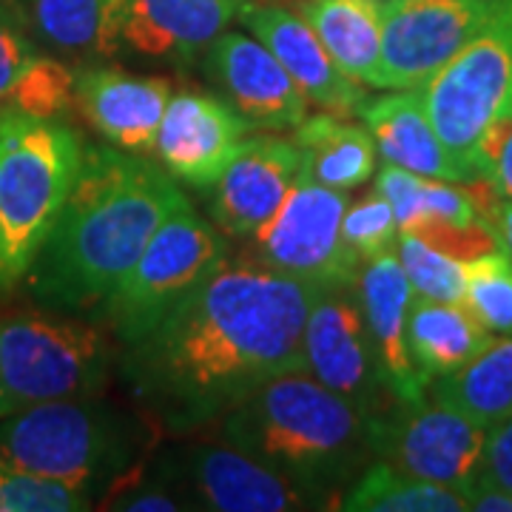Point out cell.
Returning a JSON list of instances; mask_svg holds the SVG:
<instances>
[{
    "label": "cell",
    "mask_w": 512,
    "mask_h": 512,
    "mask_svg": "<svg viewBox=\"0 0 512 512\" xmlns=\"http://www.w3.org/2000/svg\"><path fill=\"white\" fill-rule=\"evenodd\" d=\"M237 18L256 40H262L271 49V55L291 74V80L308 97V103L336 117H353L362 111L367 103L365 86L333 63L328 49L296 12H288L274 3L242 0Z\"/></svg>",
    "instance_id": "2e32d148"
},
{
    "label": "cell",
    "mask_w": 512,
    "mask_h": 512,
    "mask_svg": "<svg viewBox=\"0 0 512 512\" xmlns=\"http://www.w3.org/2000/svg\"><path fill=\"white\" fill-rule=\"evenodd\" d=\"M296 15L356 83L376 89L382 63V9L370 0H299Z\"/></svg>",
    "instance_id": "7402d4cb"
},
{
    "label": "cell",
    "mask_w": 512,
    "mask_h": 512,
    "mask_svg": "<svg viewBox=\"0 0 512 512\" xmlns=\"http://www.w3.org/2000/svg\"><path fill=\"white\" fill-rule=\"evenodd\" d=\"M376 188L387 197L399 222V231L404 234H413L430 222L467 225V222L487 220L478 208L470 183H447V180L410 174L396 165H384L376 177Z\"/></svg>",
    "instance_id": "4316f807"
},
{
    "label": "cell",
    "mask_w": 512,
    "mask_h": 512,
    "mask_svg": "<svg viewBox=\"0 0 512 512\" xmlns=\"http://www.w3.org/2000/svg\"><path fill=\"white\" fill-rule=\"evenodd\" d=\"M419 92L467 183L490 180L512 128V0Z\"/></svg>",
    "instance_id": "8992f818"
},
{
    "label": "cell",
    "mask_w": 512,
    "mask_h": 512,
    "mask_svg": "<svg viewBox=\"0 0 512 512\" xmlns=\"http://www.w3.org/2000/svg\"><path fill=\"white\" fill-rule=\"evenodd\" d=\"M217 439L248 453L336 507L373 456L370 419L308 370L279 373L234 402Z\"/></svg>",
    "instance_id": "3957f363"
},
{
    "label": "cell",
    "mask_w": 512,
    "mask_h": 512,
    "mask_svg": "<svg viewBox=\"0 0 512 512\" xmlns=\"http://www.w3.org/2000/svg\"><path fill=\"white\" fill-rule=\"evenodd\" d=\"M319 291L256 256H225L157 328L123 348L131 396L171 433L214 424L256 384L305 370L302 333Z\"/></svg>",
    "instance_id": "6da1fadb"
},
{
    "label": "cell",
    "mask_w": 512,
    "mask_h": 512,
    "mask_svg": "<svg viewBox=\"0 0 512 512\" xmlns=\"http://www.w3.org/2000/svg\"><path fill=\"white\" fill-rule=\"evenodd\" d=\"M359 302L365 311V325L376 356V367L393 402H421L427 399L430 379L421 373L407 348V316L413 302V288L407 282L396 251L367 262L359 274Z\"/></svg>",
    "instance_id": "d6986e66"
},
{
    "label": "cell",
    "mask_w": 512,
    "mask_h": 512,
    "mask_svg": "<svg viewBox=\"0 0 512 512\" xmlns=\"http://www.w3.org/2000/svg\"><path fill=\"white\" fill-rule=\"evenodd\" d=\"M348 191L316 183L302 168L291 194L254 237L259 262L282 274L313 282L319 288H342L359 282L362 262L342 239Z\"/></svg>",
    "instance_id": "30bf717a"
},
{
    "label": "cell",
    "mask_w": 512,
    "mask_h": 512,
    "mask_svg": "<svg viewBox=\"0 0 512 512\" xmlns=\"http://www.w3.org/2000/svg\"><path fill=\"white\" fill-rule=\"evenodd\" d=\"M373 6H379V9H384V6H390V3H396V0H370Z\"/></svg>",
    "instance_id": "f35d334b"
},
{
    "label": "cell",
    "mask_w": 512,
    "mask_h": 512,
    "mask_svg": "<svg viewBox=\"0 0 512 512\" xmlns=\"http://www.w3.org/2000/svg\"><path fill=\"white\" fill-rule=\"evenodd\" d=\"M399 234L402 231L396 214L379 188H373L362 200L348 202L342 217V239L362 265L384 254H393L399 245Z\"/></svg>",
    "instance_id": "1f68e13d"
},
{
    "label": "cell",
    "mask_w": 512,
    "mask_h": 512,
    "mask_svg": "<svg viewBox=\"0 0 512 512\" xmlns=\"http://www.w3.org/2000/svg\"><path fill=\"white\" fill-rule=\"evenodd\" d=\"M464 498H467V510L473 512H512V490L495 484L493 478L481 476V473L470 484Z\"/></svg>",
    "instance_id": "d590c367"
},
{
    "label": "cell",
    "mask_w": 512,
    "mask_h": 512,
    "mask_svg": "<svg viewBox=\"0 0 512 512\" xmlns=\"http://www.w3.org/2000/svg\"><path fill=\"white\" fill-rule=\"evenodd\" d=\"M94 495L55 478L26 473L0 461V512H83L92 510Z\"/></svg>",
    "instance_id": "4dcf8cb0"
},
{
    "label": "cell",
    "mask_w": 512,
    "mask_h": 512,
    "mask_svg": "<svg viewBox=\"0 0 512 512\" xmlns=\"http://www.w3.org/2000/svg\"><path fill=\"white\" fill-rule=\"evenodd\" d=\"M370 131L376 154L384 165H396L410 174L447 180V183H467L464 171L441 146L439 134L430 123L419 89L387 92L379 97H367L359 111Z\"/></svg>",
    "instance_id": "44dd1931"
},
{
    "label": "cell",
    "mask_w": 512,
    "mask_h": 512,
    "mask_svg": "<svg viewBox=\"0 0 512 512\" xmlns=\"http://www.w3.org/2000/svg\"><path fill=\"white\" fill-rule=\"evenodd\" d=\"M114 345L97 325L46 311L0 313V419L35 404L103 396Z\"/></svg>",
    "instance_id": "52a82bcc"
},
{
    "label": "cell",
    "mask_w": 512,
    "mask_h": 512,
    "mask_svg": "<svg viewBox=\"0 0 512 512\" xmlns=\"http://www.w3.org/2000/svg\"><path fill=\"white\" fill-rule=\"evenodd\" d=\"M205 66L254 128H296L308 117V97L254 35L222 32L208 46Z\"/></svg>",
    "instance_id": "e0dca14e"
},
{
    "label": "cell",
    "mask_w": 512,
    "mask_h": 512,
    "mask_svg": "<svg viewBox=\"0 0 512 512\" xmlns=\"http://www.w3.org/2000/svg\"><path fill=\"white\" fill-rule=\"evenodd\" d=\"M373 456L410 476L467 493L481 473L487 427L444 404L396 402L370 419Z\"/></svg>",
    "instance_id": "8fae6325"
},
{
    "label": "cell",
    "mask_w": 512,
    "mask_h": 512,
    "mask_svg": "<svg viewBox=\"0 0 512 512\" xmlns=\"http://www.w3.org/2000/svg\"><path fill=\"white\" fill-rule=\"evenodd\" d=\"M493 225L504 248L512 254V200H498L493 211Z\"/></svg>",
    "instance_id": "74e56055"
},
{
    "label": "cell",
    "mask_w": 512,
    "mask_h": 512,
    "mask_svg": "<svg viewBox=\"0 0 512 512\" xmlns=\"http://www.w3.org/2000/svg\"><path fill=\"white\" fill-rule=\"evenodd\" d=\"M305 168L293 140L256 134L245 137L222 177L208 188V214L228 237H254L279 211Z\"/></svg>",
    "instance_id": "9a60e30c"
},
{
    "label": "cell",
    "mask_w": 512,
    "mask_h": 512,
    "mask_svg": "<svg viewBox=\"0 0 512 512\" xmlns=\"http://www.w3.org/2000/svg\"><path fill=\"white\" fill-rule=\"evenodd\" d=\"M348 512H464L467 498L453 487L396 470L382 458L370 461L339 498Z\"/></svg>",
    "instance_id": "83f0119b"
},
{
    "label": "cell",
    "mask_w": 512,
    "mask_h": 512,
    "mask_svg": "<svg viewBox=\"0 0 512 512\" xmlns=\"http://www.w3.org/2000/svg\"><path fill=\"white\" fill-rule=\"evenodd\" d=\"M461 302L490 333H512V254L507 248L467 262Z\"/></svg>",
    "instance_id": "f1b7e54d"
},
{
    "label": "cell",
    "mask_w": 512,
    "mask_h": 512,
    "mask_svg": "<svg viewBox=\"0 0 512 512\" xmlns=\"http://www.w3.org/2000/svg\"><path fill=\"white\" fill-rule=\"evenodd\" d=\"M493 342V333L464 302H433L413 296L407 316V348L421 373L433 382L453 373Z\"/></svg>",
    "instance_id": "603a6c76"
},
{
    "label": "cell",
    "mask_w": 512,
    "mask_h": 512,
    "mask_svg": "<svg viewBox=\"0 0 512 512\" xmlns=\"http://www.w3.org/2000/svg\"><path fill=\"white\" fill-rule=\"evenodd\" d=\"M163 427L140 407L89 399L35 404L0 419V461L103 495L111 481L157 450Z\"/></svg>",
    "instance_id": "277c9868"
},
{
    "label": "cell",
    "mask_w": 512,
    "mask_h": 512,
    "mask_svg": "<svg viewBox=\"0 0 512 512\" xmlns=\"http://www.w3.org/2000/svg\"><path fill=\"white\" fill-rule=\"evenodd\" d=\"M427 399L456 410L481 427H495L512 416V333L493 339L487 348L447 376L427 384Z\"/></svg>",
    "instance_id": "d4e9b609"
},
{
    "label": "cell",
    "mask_w": 512,
    "mask_h": 512,
    "mask_svg": "<svg viewBox=\"0 0 512 512\" xmlns=\"http://www.w3.org/2000/svg\"><path fill=\"white\" fill-rule=\"evenodd\" d=\"M396 256L402 262L413 296L433 302H461L467 282V262L456 256L441 254L439 248L427 245L413 234H399Z\"/></svg>",
    "instance_id": "f546056e"
},
{
    "label": "cell",
    "mask_w": 512,
    "mask_h": 512,
    "mask_svg": "<svg viewBox=\"0 0 512 512\" xmlns=\"http://www.w3.org/2000/svg\"><path fill=\"white\" fill-rule=\"evenodd\" d=\"M293 143L302 148L313 180L336 191H353L376 174L379 154L370 131L345 117L328 111L305 117L293 131Z\"/></svg>",
    "instance_id": "484cf974"
},
{
    "label": "cell",
    "mask_w": 512,
    "mask_h": 512,
    "mask_svg": "<svg viewBox=\"0 0 512 512\" xmlns=\"http://www.w3.org/2000/svg\"><path fill=\"white\" fill-rule=\"evenodd\" d=\"M356 285L322 288L313 296L302 333V350L305 370L313 379L348 399L367 419H376L387 410L382 404L387 387L376 367Z\"/></svg>",
    "instance_id": "4fadbf2b"
},
{
    "label": "cell",
    "mask_w": 512,
    "mask_h": 512,
    "mask_svg": "<svg viewBox=\"0 0 512 512\" xmlns=\"http://www.w3.org/2000/svg\"><path fill=\"white\" fill-rule=\"evenodd\" d=\"M154 467L185 510L302 512L325 510L322 501L288 476L271 470L225 441L154 450Z\"/></svg>",
    "instance_id": "9c48e42d"
},
{
    "label": "cell",
    "mask_w": 512,
    "mask_h": 512,
    "mask_svg": "<svg viewBox=\"0 0 512 512\" xmlns=\"http://www.w3.org/2000/svg\"><path fill=\"white\" fill-rule=\"evenodd\" d=\"M242 0H123V49L151 60H194L237 18Z\"/></svg>",
    "instance_id": "ffe728a7"
},
{
    "label": "cell",
    "mask_w": 512,
    "mask_h": 512,
    "mask_svg": "<svg viewBox=\"0 0 512 512\" xmlns=\"http://www.w3.org/2000/svg\"><path fill=\"white\" fill-rule=\"evenodd\" d=\"M74 80L77 74L69 72L63 63L37 55L35 63L20 77L6 106L35 117L60 120L74 106Z\"/></svg>",
    "instance_id": "d6a6232c"
},
{
    "label": "cell",
    "mask_w": 512,
    "mask_h": 512,
    "mask_svg": "<svg viewBox=\"0 0 512 512\" xmlns=\"http://www.w3.org/2000/svg\"><path fill=\"white\" fill-rule=\"evenodd\" d=\"M504 0H396L382 9L376 89H421L495 18Z\"/></svg>",
    "instance_id": "7c38bea8"
},
{
    "label": "cell",
    "mask_w": 512,
    "mask_h": 512,
    "mask_svg": "<svg viewBox=\"0 0 512 512\" xmlns=\"http://www.w3.org/2000/svg\"><path fill=\"white\" fill-rule=\"evenodd\" d=\"M174 97L168 77H140L117 69H86L74 80V106L114 148L151 154Z\"/></svg>",
    "instance_id": "ac0fdd59"
},
{
    "label": "cell",
    "mask_w": 512,
    "mask_h": 512,
    "mask_svg": "<svg viewBox=\"0 0 512 512\" xmlns=\"http://www.w3.org/2000/svg\"><path fill=\"white\" fill-rule=\"evenodd\" d=\"M29 26L60 55L114 57L123 49V0H29Z\"/></svg>",
    "instance_id": "cb8c5ba5"
},
{
    "label": "cell",
    "mask_w": 512,
    "mask_h": 512,
    "mask_svg": "<svg viewBox=\"0 0 512 512\" xmlns=\"http://www.w3.org/2000/svg\"><path fill=\"white\" fill-rule=\"evenodd\" d=\"M225 256L222 231L191 205L168 217L103 305L117 345L131 348L148 336Z\"/></svg>",
    "instance_id": "ba28073f"
},
{
    "label": "cell",
    "mask_w": 512,
    "mask_h": 512,
    "mask_svg": "<svg viewBox=\"0 0 512 512\" xmlns=\"http://www.w3.org/2000/svg\"><path fill=\"white\" fill-rule=\"evenodd\" d=\"M83 143L63 120L0 109V293L26 279L72 194Z\"/></svg>",
    "instance_id": "5b68a950"
},
{
    "label": "cell",
    "mask_w": 512,
    "mask_h": 512,
    "mask_svg": "<svg viewBox=\"0 0 512 512\" xmlns=\"http://www.w3.org/2000/svg\"><path fill=\"white\" fill-rule=\"evenodd\" d=\"M35 57L29 23L20 6L12 0H0V109L9 103L20 77L35 63Z\"/></svg>",
    "instance_id": "836d02e7"
},
{
    "label": "cell",
    "mask_w": 512,
    "mask_h": 512,
    "mask_svg": "<svg viewBox=\"0 0 512 512\" xmlns=\"http://www.w3.org/2000/svg\"><path fill=\"white\" fill-rule=\"evenodd\" d=\"M254 126L228 100L202 92H177L157 134V157L177 183L208 191L234 160Z\"/></svg>",
    "instance_id": "5bb4252c"
},
{
    "label": "cell",
    "mask_w": 512,
    "mask_h": 512,
    "mask_svg": "<svg viewBox=\"0 0 512 512\" xmlns=\"http://www.w3.org/2000/svg\"><path fill=\"white\" fill-rule=\"evenodd\" d=\"M191 202L163 165L120 148H83L80 174L29 268L52 311L103 308L168 217Z\"/></svg>",
    "instance_id": "7a4b0ae2"
},
{
    "label": "cell",
    "mask_w": 512,
    "mask_h": 512,
    "mask_svg": "<svg viewBox=\"0 0 512 512\" xmlns=\"http://www.w3.org/2000/svg\"><path fill=\"white\" fill-rule=\"evenodd\" d=\"M490 183H493L495 194L501 200H512V128L504 140V146L498 151V160L493 165V174H490Z\"/></svg>",
    "instance_id": "8d00e7d4"
},
{
    "label": "cell",
    "mask_w": 512,
    "mask_h": 512,
    "mask_svg": "<svg viewBox=\"0 0 512 512\" xmlns=\"http://www.w3.org/2000/svg\"><path fill=\"white\" fill-rule=\"evenodd\" d=\"M481 476L493 478L495 484L512 490V416L487 430Z\"/></svg>",
    "instance_id": "e575fe53"
}]
</instances>
